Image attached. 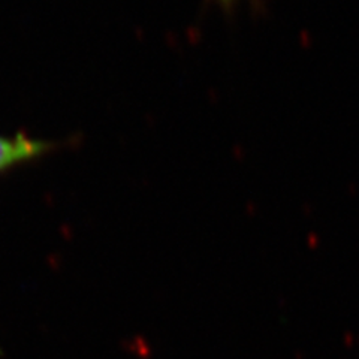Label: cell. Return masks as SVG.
<instances>
[{
  "instance_id": "obj_1",
  "label": "cell",
  "mask_w": 359,
  "mask_h": 359,
  "mask_svg": "<svg viewBox=\"0 0 359 359\" xmlns=\"http://www.w3.org/2000/svg\"><path fill=\"white\" fill-rule=\"evenodd\" d=\"M60 147L62 142L59 141L32 138L25 132H18L14 137L0 135V175L38 161Z\"/></svg>"
},
{
  "instance_id": "obj_2",
  "label": "cell",
  "mask_w": 359,
  "mask_h": 359,
  "mask_svg": "<svg viewBox=\"0 0 359 359\" xmlns=\"http://www.w3.org/2000/svg\"><path fill=\"white\" fill-rule=\"evenodd\" d=\"M217 2H220V4L224 5V6H231L232 4L237 2V0H217Z\"/></svg>"
}]
</instances>
